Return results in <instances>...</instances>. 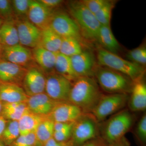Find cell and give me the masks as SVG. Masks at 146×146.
I'll use <instances>...</instances> for the list:
<instances>
[{
  "instance_id": "6da1fadb",
  "label": "cell",
  "mask_w": 146,
  "mask_h": 146,
  "mask_svg": "<svg viewBox=\"0 0 146 146\" xmlns=\"http://www.w3.org/2000/svg\"><path fill=\"white\" fill-rule=\"evenodd\" d=\"M103 94L94 77H79L72 83L68 102L84 113H91Z\"/></svg>"
},
{
  "instance_id": "7a4b0ae2",
  "label": "cell",
  "mask_w": 146,
  "mask_h": 146,
  "mask_svg": "<svg viewBox=\"0 0 146 146\" xmlns=\"http://www.w3.org/2000/svg\"><path fill=\"white\" fill-rule=\"evenodd\" d=\"M136 117L129 109L124 108L99 124L100 135L107 143L119 141L131 129Z\"/></svg>"
},
{
  "instance_id": "3957f363",
  "label": "cell",
  "mask_w": 146,
  "mask_h": 146,
  "mask_svg": "<svg viewBox=\"0 0 146 146\" xmlns=\"http://www.w3.org/2000/svg\"><path fill=\"white\" fill-rule=\"evenodd\" d=\"M96 59L98 65L121 73L133 82L144 76L145 70L143 66L125 60L117 54L106 50L100 46H97Z\"/></svg>"
},
{
  "instance_id": "277c9868",
  "label": "cell",
  "mask_w": 146,
  "mask_h": 146,
  "mask_svg": "<svg viewBox=\"0 0 146 146\" xmlns=\"http://www.w3.org/2000/svg\"><path fill=\"white\" fill-rule=\"evenodd\" d=\"M94 78L100 88L109 94H130L133 83L127 76L98 65L94 71Z\"/></svg>"
},
{
  "instance_id": "5b68a950",
  "label": "cell",
  "mask_w": 146,
  "mask_h": 146,
  "mask_svg": "<svg viewBox=\"0 0 146 146\" xmlns=\"http://www.w3.org/2000/svg\"><path fill=\"white\" fill-rule=\"evenodd\" d=\"M69 14L74 20L80 29L85 41H96L100 24L95 15L84 5L82 1H70L68 3Z\"/></svg>"
},
{
  "instance_id": "8992f818",
  "label": "cell",
  "mask_w": 146,
  "mask_h": 146,
  "mask_svg": "<svg viewBox=\"0 0 146 146\" xmlns=\"http://www.w3.org/2000/svg\"><path fill=\"white\" fill-rule=\"evenodd\" d=\"M99 124L91 113H84L74 123L70 139L73 146H80L100 136Z\"/></svg>"
},
{
  "instance_id": "52a82bcc",
  "label": "cell",
  "mask_w": 146,
  "mask_h": 146,
  "mask_svg": "<svg viewBox=\"0 0 146 146\" xmlns=\"http://www.w3.org/2000/svg\"><path fill=\"white\" fill-rule=\"evenodd\" d=\"M49 27L62 38H74L84 44L85 41L82 36L78 25L70 15L64 11L55 9Z\"/></svg>"
},
{
  "instance_id": "ba28073f",
  "label": "cell",
  "mask_w": 146,
  "mask_h": 146,
  "mask_svg": "<svg viewBox=\"0 0 146 146\" xmlns=\"http://www.w3.org/2000/svg\"><path fill=\"white\" fill-rule=\"evenodd\" d=\"M129 96L125 94H103L91 113L99 123H101L110 115L124 109Z\"/></svg>"
},
{
  "instance_id": "9c48e42d",
  "label": "cell",
  "mask_w": 146,
  "mask_h": 146,
  "mask_svg": "<svg viewBox=\"0 0 146 146\" xmlns=\"http://www.w3.org/2000/svg\"><path fill=\"white\" fill-rule=\"evenodd\" d=\"M72 83L68 79L54 72L46 76L44 92L55 101L68 102Z\"/></svg>"
},
{
  "instance_id": "30bf717a",
  "label": "cell",
  "mask_w": 146,
  "mask_h": 146,
  "mask_svg": "<svg viewBox=\"0 0 146 146\" xmlns=\"http://www.w3.org/2000/svg\"><path fill=\"white\" fill-rule=\"evenodd\" d=\"M15 20L19 44L24 46L32 48L38 46L42 30L29 21L27 17L15 18Z\"/></svg>"
},
{
  "instance_id": "8fae6325",
  "label": "cell",
  "mask_w": 146,
  "mask_h": 146,
  "mask_svg": "<svg viewBox=\"0 0 146 146\" xmlns=\"http://www.w3.org/2000/svg\"><path fill=\"white\" fill-rule=\"evenodd\" d=\"M46 82V74L35 63L27 68L22 86L27 95L31 96L44 93Z\"/></svg>"
},
{
  "instance_id": "7c38bea8",
  "label": "cell",
  "mask_w": 146,
  "mask_h": 146,
  "mask_svg": "<svg viewBox=\"0 0 146 146\" xmlns=\"http://www.w3.org/2000/svg\"><path fill=\"white\" fill-rule=\"evenodd\" d=\"M2 60H5L28 68L35 63L32 50L19 44L15 46H3Z\"/></svg>"
},
{
  "instance_id": "4fadbf2b",
  "label": "cell",
  "mask_w": 146,
  "mask_h": 146,
  "mask_svg": "<svg viewBox=\"0 0 146 146\" xmlns=\"http://www.w3.org/2000/svg\"><path fill=\"white\" fill-rule=\"evenodd\" d=\"M74 70L78 77H94L98 65L95 55L90 50H83L79 54L70 57Z\"/></svg>"
},
{
  "instance_id": "5bb4252c",
  "label": "cell",
  "mask_w": 146,
  "mask_h": 146,
  "mask_svg": "<svg viewBox=\"0 0 146 146\" xmlns=\"http://www.w3.org/2000/svg\"><path fill=\"white\" fill-rule=\"evenodd\" d=\"M81 109L69 102L58 103L48 117L54 122H74L84 114Z\"/></svg>"
},
{
  "instance_id": "9a60e30c",
  "label": "cell",
  "mask_w": 146,
  "mask_h": 146,
  "mask_svg": "<svg viewBox=\"0 0 146 146\" xmlns=\"http://www.w3.org/2000/svg\"><path fill=\"white\" fill-rule=\"evenodd\" d=\"M54 10L47 8L38 0H30L27 17L31 23L42 30L49 27Z\"/></svg>"
},
{
  "instance_id": "2e32d148",
  "label": "cell",
  "mask_w": 146,
  "mask_h": 146,
  "mask_svg": "<svg viewBox=\"0 0 146 146\" xmlns=\"http://www.w3.org/2000/svg\"><path fill=\"white\" fill-rule=\"evenodd\" d=\"M27 70L23 66L5 60L0 61V82L22 86Z\"/></svg>"
},
{
  "instance_id": "e0dca14e",
  "label": "cell",
  "mask_w": 146,
  "mask_h": 146,
  "mask_svg": "<svg viewBox=\"0 0 146 146\" xmlns=\"http://www.w3.org/2000/svg\"><path fill=\"white\" fill-rule=\"evenodd\" d=\"M144 76L133 82L127 106L131 112L144 111L146 109V85Z\"/></svg>"
},
{
  "instance_id": "ac0fdd59",
  "label": "cell",
  "mask_w": 146,
  "mask_h": 146,
  "mask_svg": "<svg viewBox=\"0 0 146 146\" xmlns=\"http://www.w3.org/2000/svg\"><path fill=\"white\" fill-rule=\"evenodd\" d=\"M58 103L51 99L45 92L29 96L26 102L30 112L44 116L49 115Z\"/></svg>"
},
{
  "instance_id": "d6986e66",
  "label": "cell",
  "mask_w": 146,
  "mask_h": 146,
  "mask_svg": "<svg viewBox=\"0 0 146 146\" xmlns=\"http://www.w3.org/2000/svg\"><path fill=\"white\" fill-rule=\"evenodd\" d=\"M35 63L45 73L49 74L54 72L55 64L57 53L52 52L37 46L32 50Z\"/></svg>"
},
{
  "instance_id": "ffe728a7",
  "label": "cell",
  "mask_w": 146,
  "mask_h": 146,
  "mask_svg": "<svg viewBox=\"0 0 146 146\" xmlns=\"http://www.w3.org/2000/svg\"><path fill=\"white\" fill-rule=\"evenodd\" d=\"M28 97L21 86L13 84H0V101L3 104L26 102Z\"/></svg>"
},
{
  "instance_id": "44dd1931",
  "label": "cell",
  "mask_w": 146,
  "mask_h": 146,
  "mask_svg": "<svg viewBox=\"0 0 146 146\" xmlns=\"http://www.w3.org/2000/svg\"><path fill=\"white\" fill-rule=\"evenodd\" d=\"M0 44L7 46L20 44L14 17L3 21L0 28Z\"/></svg>"
},
{
  "instance_id": "7402d4cb",
  "label": "cell",
  "mask_w": 146,
  "mask_h": 146,
  "mask_svg": "<svg viewBox=\"0 0 146 146\" xmlns=\"http://www.w3.org/2000/svg\"><path fill=\"white\" fill-rule=\"evenodd\" d=\"M100 46L109 52L117 54L121 46L110 28V26H101L97 36Z\"/></svg>"
},
{
  "instance_id": "603a6c76",
  "label": "cell",
  "mask_w": 146,
  "mask_h": 146,
  "mask_svg": "<svg viewBox=\"0 0 146 146\" xmlns=\"http://www.w3.org/2000/svg\"><path fill=\"white\" fill-rule=\"evenodd\" d=\"M48 116L36 115L28 111L18 121L20 135H26L35 133L39 125Z\"/></svg>"
},
{
  "instance_id": "cb8c5ba5",
  "label": "cell",
  "mask_w": 146,
  "mask_h": 146,
  "mask_svg": "<svg viewBox=\"0 0 146 146\" xmlns=\"http://www.w3.org/2000/svg\"><path fill=\"white\" fill-rule=\"evenodd\" d=\"M62 38L50 27L42 30L38 46L55 53L59 52Z\"/></svg>"
},
{
  "instance_id": "d4e9b609",
  "label": "cell",
  "mask_w": 146,
  "mask_h": 146,
  "mask_svg": "<svg viewBox=\"0 0 146 146\" xmlns=\"http://www.w3.org/2000/svg\"><path fill=\"white\" fill-rule=\"evenodd\" d=\"M54 70L55 72L68 79L72 83L79 77L74 70L70 57L59 52L56 54Z\"/></svg>"
},
{
  "instance_id": "484cf974",
  "label": "cell",
  "mask_w": 146,
  "mask_h": 146,
  "mask_svg": "<svg viewBox=\"0 0 146 146\" xmlns=\"http://www.w3.org/2000/svg\"><path fill=\"white\" fill-rule=\"evenodd\" d=\"M29 110L26 102L3 104L2 116L8 121H18Z\"/></svg>"
},
{
  "instance_id": "4316f807",
  "label": "cell",
  "mask_w": 146,
  "mask_h": 146,
  "mask_svg": "<svg viewBox=\"0 0 146 146\" xmlns=\"http://www.w3.org/2000/svg\"><path fill=\"white\" fill-rule=\"evenodd\" d=\"M54 122L47 117L39 125L35 133L38 143L43 146L47 141L52 138L54 133Z\"/></svg>"
},
{
  "instance_id": "83f0119b",
  "label": "cell",
  "mask_w": 146,
  "mask_h": 146,
  "mask_svg": "<svg viewBox=\"0 0 146 146\" xmlns=\"http://www.w3.org/2000/svg\"><path fill=\"white\" fill-rule=\"evenodd\" d=\"M83 45L78 40L74 38H62L59 52L71 57L82 52L84 50Z\"/></svg>"
},
{
  "instance_id": "f1b7e54d",
  "label": "cell",
  "mask_w": 146,
  "mask_h": 146,
  "mask_svg": "<svg viewBox=\"0 0 146 146\" xmlns=\"http://www.w3.org/2000/svg\"><path fill=\"white\" fill-rule=\"evenodd\" d=\"M20 136L18 121H8L1 139L7 146H9Z\"/></svg>"
},
{
  "instance_id": "f546056e",
  "label": "cell",
  "mask_w": 146,
  "mask_h": 146,
  "mask_svg": "<svg viewBox=\"0 0 146 146\" xmlns=\"http://www.w3.org/2000/svg\"><path fill=\"white\" fill-rule=\"evenodd\" d=\"M115 5V1L109 0L105 5L94 14L101 25L110 26L112 11Z\"/></svg>"
},
{
  "instance_id": "4dcf8cb0",
  "label": "cell",
  "mask_w": 146,
  "mask_h": 146,
  "mask_svg": "<svg viewBox=\"0 0 146 146\" xmlns=\"http://www.w3.org/2000/svg\"><path fill=\"white\" fill-rule=\"evenodd\" d=\"M126 57L129 61L144 66L146 64V48L145 45H141L136 48L128 52Z\"/></svg>"
},
{
  "instance_id": "1f68e13d",
  "label": "cell",
  "mask_w": 146,
  "mask_h": 146,
  "mask_svg": "<svg viewBox=\"0 0 146 146\" xmlns=\"http://www.w3.org/2000/svg\"><path fill=\"white\" fill-rule=\"evenodd\" d=\"M11 1L14 18L27 17L30 0H12Z\"/></svg>"
},
{
  "instance_id": "d6a6232c",
  "label": "cell",
  "mask_w": 146,
  "mask_h": 146,
  "mask_svg": "<svg viewBox=\"0 0 146 146\" xmlns=\"http://www.w3.org/2000/svg\"><path fill=\"white\" fill-rule=\"evenodd\" d=\"M135 134L142 146L146 143V115L145 113L138 121L135 129Z\"/></svg>"
},
{
  "instance_id": "836d02e7",
  "label": "cell",
  "mask_w": 146,
  "mask_h": 146,
  "mask_svg": "<svg viewBox=\"0 0 146 146\" xmlns=\"http://www.w3.org/2000/svg\"><path fill=\"white\" fill-rule=\"evenodd\" d=\"M39 145L35 133H32L27 135H20L9 146H36Z\"/></svg>"
},
{
  "instance_id": "e575fe53",
  "label": "cell",
  "mask_w": 146,
  "mask_h": 146,
  "mask_svg": "<svg viewBox=\"0 0 146 146\" xmlns=\"http://www.w3.org/2000/svg\"><path fill=\"white\" fill-rule=\"evenodd\" d=\"M14 17L11 1L0 0V18L3 20Z\"/></svg>"
},
{
  "instance_id": "d590c367",
  "label": "cell",
  "mask_w": 146,
  "mask_h": 146,
  "mask_svg": "<svg viewBox=\"0 0 146 146\" xmlns=\"http://www.w3.org/2000/svg\"><path fill=\"white\" fill-rule=\"evenodd\" d=\"M109 0H82L84 5L92 13L96 14Z\"/></svg>"
},
{
  "instance_id": "8d00e7d4",
  "label": "cell",
  "mask_w": 146,
  "mask_h": 146,
  "mask_svg": "<svg viewBox=\"0 0 146 146\" xmlns=\"http://www.w3.org/2000/svg\"><path fill=\"white\" fill-rule=\"evenodd\" d=\"M73 125L66 129L54 131L53 136L54 140L58 142H67L70 141L72 137Z\"/></svg>"
},
{
  "instance_id": "74e56055",
  "label": "cell",
  "mask_w": 146,
  "mask_h": 146,
  "mask_svg": "<svg viewBox=\"0 0 146 146\" xmlns=\"http://www.w3.org/2000/svg\"><path fill=\"white\" fill-rule=\"evenodd\" d=\"M109 144L101 137L98 136L96 138L87 141L80 146H108Z\"/></svg>"
},
{
  "instance_id": "f35d334b",
  "label": "cell",
  "mask_w": 146,
  "mask_h": 146,
  "mask_svg": "<svg viewBox=\"0 0 146 146\" xmlns=\"http://www.w3.org/2000/svg\"><path fill=\"white\" fill-rule=\"evenodd\" d=\"M39 2L47 8L51 9H55L60 6L63 1L62 0H38Z\"/></svg>"
},
{
  "instance_id": "ab89813d",
  "label": "cell",
  "mask_w": 146,
  "mask_h": 146,
  "mask_svg": "<svg viewBox=\"0 0 146 146\" xmlns=\"http://www.w3.org/2000/svg\"><path fill=\"white\" fill-rule=\"evenodd\" d=\"M74 122L71 123L55 122L54 124V131H59L66 129L72 126Z\"/></svg>"
},
{
  "instance_id": "60d3db41",
  "label": "cell",
  "mask_w": 146,
  "mask_h": 146,
  "mask_svg": "<svg viewBox=\"0 0 146 146\" xmlns=\"http://www.w3.org/2000/svg\"><path fill=\"white\" fill-rule=\"evenodd\" d=\"M130 143L127 140V138L125 136L119 141L109 144L108 146H130Z\"/></svg>"
},
{
  "instance_id": "b9f144b4",
  "label": "cell",
  "mask_w": 146,
  "mask_h": 146,
  "mask_svg": "<svg viewBox=\"0 0 146 146\" xmlns=\"http://www.w3.org/2000/svg\"><path fill=\"white\" fill-rule=\"evenodd\" d=\"M67 142H58L54 140L53 137L50 138L42 146H64Z\"/></svg>"
},
{
  "instance_id": "7bdbcfd3",
  "label": "cell",
  "mask_w": 146,
  "mask_h": 146,
  "mask_svg": "<svg viewBox=\"0 0 146 146\" xmlns=\"http://www.w3.org/2000/svg\"><path fill=\"white\" fill-rule=\"evenodd\" d=\"M7 120L2 116H0V139L7 123Z\"/></svg>"
},
{
  "instance_id": "ee69618b",
  "label": "cell",
  "mask_w": 146,
  "mask_h": 146,
  "mask_svg": "<svg viewBox=\"0 0 146 146\" xmlns=\"http://www.w3.org/2000/svg\"><path fill=\"white\" fill-rule=\"evenodd\" d=\"M3 49V45L0 44V61L2 60V54Z\"/></svg>"
},
{
  "instance_id": "f6af8a7d",
  "label": "cell",
  "mask_w": 146,
  "mask_h": 146,
  "mask_svg": "<svg viewBox=\"0 0 146 146\" xmlns=\"http://www.w3.org/2000/svg\"><path fill=\"white\" fill-rule=\"evenodd\" d=\"M3 110V103L0 101V116H2Z\"/></svg>"
},
{
  "instance_id": "bcb514c9",
  "label": "cell",
  "mask_w": 146,
  "mask_h": 146,
  "mask_svg": "<svg viewBox=\"0 0 146 146\" xmlns=\"http://www.w3.org/2000/svg\"><path fill=\"white\" fill-rule=\"evenodd\" d=\"M64 146H73L71 140H70V141L67 142V143H66V145Z\"/></svg>"
},
{
  "instance_id": "7dc6e473",
  "label": "cell",
  "mask_w": 146,
  "mask_h": 146,
  "mask_svg": "<svg viewBox=\"0 0 146 146\" xmlns=\"http://www.w3.org/2000/svg\"><path fill=\"white\" fill-rule=\"evenodd\" d=\"M0 146H7L1 139H0Z\"/></svg>"
},
{
  "instance_id": "c3c4849f",
  "label": "cell",
  "mask_w": 146,
  "mask_h": 146,
  "mask_svg": "<svg viewBox=\"0 0 146 146\" xmlns=\"http://www.w3.org/2000/svg\"><path fill=\"white\" fill-rule=\"evenodd\" d=\"M3 21V19L0 18V28H1V26L2 24Z\"/></svg>"
},
{
  "instance_id": "681fc988",
  "label": "cell",
  "mask_w": 146,
  "mask_h": 146,
  "mask_svg": "<svg viewBox=\"0 0 146 146\" xmlns=\"http://www.w3.org/2000/svg\"><path fill=\"white\" fill-rule=\"evenodd\" d=\"M42 146V145H37V146Z\"/></svg>"
},
{
  "instance_id": "f907efd6",
  "label": "cell",
  "mask_w": 146,
  "mask_h": 146,
  "mask_svg": "<svg viewBox=\"0 0 146 146\" xmlns=\"http://www.w3.org/2000/svg\"><path fill=\"white\" fill-rule=\"evenodd\" d=\"M1 82H0V84H1Z\"/></svg>"
}]
</instances>
